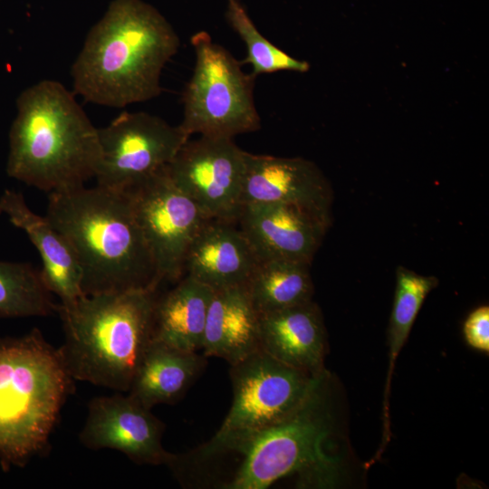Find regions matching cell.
<instances>
[{"mask_svg": "<svg viewBox=\"0 0 489 489\" xmlns=\"http://www.w3.org/2000/svg\"><path fill=\"white\" fill-rule=\"evenodd\" d=\"M331 375L326 369L300 408L264 430L187 453L192 460L230 457L231 471L214 484L223 489H265L297 475L301 488H334L344 459L337 444Z\"/></svg>", "mask_w": 489, "mask_h": 489, "instance_id": "cell-1", "label": "cell"}, {"mask_svg": "<svg viewBox=\"0 0 489 489\" xmlns=\"http://www.w3.org/2000/svg\"><path fill=\"white\" fill-rule=\"evenodd\" d=\"M179 44L172 25L152 5L113 0L72 66L73 93L112 108L156 98L162 70Z\"/></svg>", "mask_w": 489, "mask_h": 489, "instance_id": "cell-2", "label": "cell"}, {"mask_svg": "<svg viewBox=\"0 0 489 489\" xmlns=\"http://www.w3.org/2000/svg\"><path fill=\"white\" fill-rule=\"evenodd\" d=\"M46 217L76 256L83 295L158 289L151 254L123 190L97 185L49 193Z\"/></svg>", "mask_w": 489, "mask_h": 489, "instance_id": "cell-3", "label": "cell"}, {"mask_svg": "<svg viewBox=\"0 0 489 489\" xmlns=\"http://www.w3.org/2000/svg\"><path fill=\"white\" fill-rule=\"evenodd\" d=\"M9 132V177L49 193L84 186L100 161L99 129L62 83L41 81L21 92Z\"/></svg>", "mask_w": 489, "mask_h": 489, "instance_id": "cell-4", "label": "cell"}, {"mask_svg": "<svg viewBox=\"0 0 489 489\" xmlns=\"http://www.w3.org/2000/svg\"><path fill=\"white\" fill-rule=\"evenodd\" d=\"M157 297V289H135L58 304L64 331L59 350L72 378L129 391L152 340Z\"/></svg>", "mask_w": 489, "mask_h": 489, "instance_id": "cell-5", "label": "cell"}, {"mask_svg": "<svg viewBox=\"0 0 489 489\" xmlns=\"http://www.w3.org/2000/svg\"><path fill=\"white\" fill-rule=\"evenodd\" d=\"M74 379L38 330L0 340V458L20 465L46 448Z\"/></svg>", "mask_w": 489, "mask_h": 489, "instance_id": "cell-6", "label": "cell"}, {"mask_svg": "<svg viewBox=\"0 0 489 489\" xmlns=\"http://www.w3.org/2000/svg\"><path fill=\"white\" fill-rule=\"evenodd\" d=\"M196 62L183 92V120L190 137L231 138L260 129L254 99L255 75L244 72L241 62L215 43L208 33L192 35Z\"/></svg>", "mask_w": 489, "mask_h": 489, "instance_id": "cell-7", "label": "cell"}, {"mask_svg": "<svg viewBox=\"0 0 489 489\" xmlns=\"http://www.w3.org/2000/svg\"><path fill=\"white\" fill-rule=\"evenodd\" d=\"M233 402L214 436L217 445L273 426L294 413L321 375L291 367L262 350L230 365Z\"/></svg>", "mask_w": 489, "mask_h": 489, "instance_id": "cell-8", "label": "cell"}, {"mask_svg": "<svg viewBox=\"0 0 489 489\" xmlns=\"http://www.w3.org/2000/svg\"><path fill=\"white\" fill-rule=\"evenodd\" d=\"M151 254L159 283L177 280L194 237L208 220L165 168L123 190Z\"/></svg>", "mask_w": 489, "mask_h": 489, "instance_id": "cell-9", "label": "cell"}, {"mask_svg": "<svg viewBox=\"0 0 489 489\" xmlns=\"http://www.w3.org/2000/svg\"><path fill=\"white\" fill-rule=\"evenodd\" d=\"M99 139L97 185L124 190L165 168L189 137L158 116L123 111L99 129Z\"/></svg>", "mask_w": 489, "mask_h": 489, "instance_id": "cell-10", "label": "cell"}, {"mask_svg": "<svg viewBox=\"0 0 489 489\" xmlns=\"http://www.w3.org/2000/svg\"><path fill=\"white\" fill-rule=\"evenodd\" d=\"M245 153L231 138L200 136L188 139L165 170L208 219L234 222L243 206Z\"/></svg>", "mask_w": 489, "mask_h": 489, "instance_id": "cell-11", "label": "cell"}, {"mask_svg": "<svg viewBox=\"0 0 489 489\" xmlns=\"http://www.w3.org/2000/svg\"><path fill=\"white\" fill-rule=\"evenodd\" d=\"M164 424L131 396L94 398L88 406L81 443L89 449H112L140 465H168L173 454L162 446Z\"/></svg>", "mask_w": 489, "mask_h": 489, "instance_id": "cell-12", "label": "cell"}, {"mask_svg": "<svg viewBox=\"0 0 489 489\" xmlns=\"http://www.w3.org/2000/svg\"><path fill=\"white\" fill-rule=\"evenodd\" d=\"M259 260L311 264L331 219L281 203H245L236 219Z\"/></svg>", "mask_w": 489, "mask_h": 489, "instance_id": "cell-13", "label": "cell"}, {"mask_svg": "<svg viewBox=\"0 0 489 489\" xmlns=\"http://www.w3.org/2000/svg\"><path fill=\"white\" fill-rule=\"evenodd\" d=\"M333 192L320 169L300 158L245 153L242 204L297 206L331 219Z\"/></svg>", "mask_w": 489, "mask_h": 489, "instance_id": "cell-14", "label": "cell"}, {"mask_svg": "<svg viewBox=\"0 0 489 489\" xmlns=\"http://www.w3.org/2000/svg\"><path fill=\"white\" fill-rule=\"evenodd\" d=\"M231 221L208 219L191 242L184 273L218 290L244 285L259 259L240 228Z\"/></svg>", "mask_w": 489, "mask_h": 489, "instance_id": "cell-15", "label": "cell"}, {"mask_svg": "<svg viewBox=\"0 0 489 489\" xmlns=\"http://www.w3.org/2000/svg\"><path fill=\"white\" fill-rule=\"evenodd\" d=\"M260 350L291 367L317 376L326 370V329L312 301L259 314Z\"/></svg>", "mask_w": 489, "mask_h": 489, "instance_id": "cell-16", "label": "cell"}, {"mask_svg": "<svg viewBox=\"0 0 489 489\" xmlns=\"http://www.w3.org/2000/svg\"><path fill=\"white\" fill-rule=\"evenodd\" d=\"M22 229L37 249L42 262L43 281L60 304L68 305L83 295L81 271L76 256L57 228L45 216L33 212L20 192L5 190L0 197V216Z\"/></svg>", "mask_w": 489, "mask_h": 489, "instance_id": "cell-17", "label": "cell"}, {"mask_svg": "<svg viewBox=\"0 0 489 489\" xmlns=\"http://www.w3.org/2000/svg\"><path fill=\"white\" fill-rule=\"evenodd\" d=\"M201 350L230 365L260 350L259 313L245 285L213 290Z\"/></svg>", "mask_w": 489, "mask_h": 489, "instance_id": "cell-18", "label": "cell"}, {"mask_svg": "<svg viewBox=\"0 0 489 489\" xmlns=\"http://www.w3.org/2000/svg\"><path fill=\"white\" fill-rule=\"evenodd\" d=\"M212 295L210 287L187 275L173 289L158 295L152 341L185 351L201 350Z\"/></svg>", "mask_w": 489, "mask_h": 489, "instance_id": "cell-19", "label": "cell"}, {"mask_svg": "<svg viewBox=\"0 0 489 489\" xmlns=\"http://www.w3.org/2000/svg\"><path fill=\"white\" fill-rule=\"evenodd\" d=\"M206 356L152 341L131 381L129 395L148 408L180 398L206 365Z\"/></svg>", "mask_w": 489, "mask_h": 489, "instance_id": "cell-20", "label": "cell"}, {"mask_svg": "<svg viewBox=\"0 0 489 489\" xmlns=\"http://www.w3.org/2000/svg\"><path fill=\"white\" fill-rule=\"evenodd\" d=\"M311 264L283 259L259 260L244 284L259 314L312 300Z\"/></svg>", "mask_w": 489, "mask_h": 489, "instance_id": "cell-21", "label": "cell"}, {"mask_svg": "<svg viewBox=\"0 0 489 489\" xmlns=\"http://www.w3.org/2000/svg\"><path fill=\"white\" fill-rule=\"evenodd\" d=\"M57 306L41 271L26 263L0 262V317L48 316Z\"/></svg>", "mask_w": 489, "mask_h": 489, "instance_id": "cell-22", "label": "cell"}, {"mask_svg": "<svg viewBox=\"0 0 489 489\" xmlns=\"http://www.w3.org/2000/svg\"><path fill=\"white\" fill-rule=\"evenodd\" d=\"M226 17L246 47V58L255 76L279 71L306 72L309 64L299 61L273 44L257 30L240 0H226Z\"/></svg>", "mask_w": 489, "mask_h": 489, "instance_id": "cell-23", "label": "cell"}, {"mask_svg": "<svg viewBox=\"0 0 489 489\" xmlns=\"http://www.w3.org/2000/svg\"><path fill=\"white\" fill-rule=\"evenodd\" d=\"M464 335L472 348L489 351V307L482 305L475 309L464 323Z\"/></svg>", "mask_w": 489, "mask_h": 489, "instance_id": "cell-24", "label": "cell"}]
</instances>
